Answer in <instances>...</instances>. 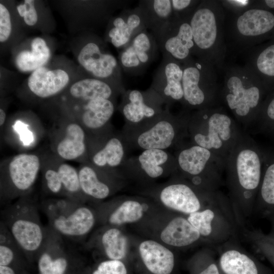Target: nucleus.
Segmentation results:
<instances>
[{
  "mask_svg": "<svg viewBox=\"0 0 274 274\" xmlns=\"http://www.w3.org/2000/svg\"><path fill=\"white\" fill-rule=\"evenodd\" d=\"M261 165L254 142L243 132L227 158L225 169L229 199L241 226L254 211L262 180Z\"/></svg>",
  "mask_w": 274,
  "mask_h": 274,
  "instance_id": "nucleus-1",
  "label": "nucleus"
},
{
  "mask_svg": "<svg viewBox=\"0 0 274 274\" xmlns=\"http://www.w3.org/2000/svg\"><path fill=\"white\" fill-rule=\"evenodd\" d=\"M187 131L190 143L209 150L225 164L243 133L220 105L190 112Z\"/></svg>",
  "mask_w": 274,
  "mask_h": 274,
  "instance_id": "nucleus-2",
  "label": "nucleus"
},
{
  "mask_svg": "<svg viewBox=\"0 0 274 274\" xmlns=\"http://www.w3.org/2000/svg\"><path fill=\"white\" fill-rule=\"evenodd\" d=\"M225 18V10L218 0L201 1L190 18L193 56L213 65L218 73H223L226 64Z\"/></svg>",
  "mask_w": 274,
  "mask_h": 274,
  "instance_id": "nucleus-3",
  "label": "nucleus"
},
{
  "mask_svg": "<svg viewBox=\"0 0 274 274\" xmlns=\"http://www.w3.org/2000/svg\"><path fill=\"white\" fill-rule=\"evenodd\" d=\"M191 112L183 110L177 115L169 109L136 125L125 124L121 132L129 149L165 150L184 144L188 137V123Z\"/></svg>",
  "mask_w": 274,
  "mask_h": 274,
  "instance_id": "nucleus-4",
  "label": "nucleus"
},
{
  "mask_svg": "<svg viewBox=\"0 0 274 274\" xmlns=\"http://www.w3.org/2000/svg\"><path fill=\"white\" fill-rule=\"evenodd\" d=\"M220 101L237 122L247 126L257 116L261 97V81L246 66L229 63L224 71Z\"/></svg>",
  "mask_w": 274,
  "mask_h": 274,
  "instance_id": "nucleus-5",
  "label": "nucleus"
},
{
  "mask_svg": "<svg viewBox=\"0 0 274 274\" xmlns=\"http://www.w3.org/2000/svg\"><path fill=\"white\" fill-rule=\"evenodd\" d=\"M225 11L226 64L255 47L262 37L274 29V14L253 7L236 14Z\"/></svg>",
  "mask_w": 274,
  "mask_h": 274,
  "instance_id": "nucleus-6",
  "label": "nucleus"
},
{
  "mask_svg": "<svg viewBox=\"0 0 274 274\" xmlns=\"http://www.w3.org/2000/svg\"><path fill=\"white\" fill-rule=\"evenodd\" d=\"M2 214V222L22 252L38 256L47 236L48 228L43 226L37 205L29 194L18 198Z\"/></svg>",
  "mask_w": 274,
  "mask_h": 274,
  "instance_id": "nucleus-7",
  "label": "nucleus"
},
{
  "mask_svg": "<svg viewBox=\"0 0 274 274\" xmlns=\"http://www.w3.org/2000/svg\"><path fill=\"white\" fill-rule=\"evenodd\" d=\"M182 65L183 110L191 112L219 105L221 88L215 67L194 56Z\"/></svg>",
  "mask_w": 274,
  "mask_h": 274,
  "instance_id": "nucleus-8",
  "label": "nucleus"
},
{
  "mask_svg": "<svg viewBox=\"0 0 274 274\" xmlns=\"http://www.w3.org/2000/svg\"><path fill=\"white\" fill-rule=\"evenodd\" d=\"M178 172L189 182L204 191H218L222 182L225 163L212 152L190 143L182 145L174 154Z\"/></svg>",
  "mask_w": 274,
  "mask_h": 274,
  "instance_id": "nucleus-9",
  "label": "nucleus"
},
{
  "mask_svg": "<svg viewBox=\"0 0 274 274\" xmlns=\"http://www.w3.org/2000/svg\"><path fill=\"white\" fill-rule=\"evenodd\" d=\"M187 219L211 244L227 241L240 226L229 198L218 191L204 208L188 215Z\"/></svg>",
  "mask_w": 274,
  "mask_h": 274,
  "instance_id": "nucleus-10",
  "label": "nucleus"
},
{
  "mask_svg": "<svg viewBox=\"0 0 274 274\" xmlns=\"http://www.w3.org/2000/svg\"><path fill=\"white\" fill-rule=\"evenodd\" d=\"M41 165L42 157L35 153H19L2 162L1 199L12 200L29 195Z\"/></svg>",
  "mask_w": 274,
  "mask_h": 274,
  "instance_id": "nucleus-11",
  "label": "nucleus"
},
{
  "mask_svg": "<svg viewBox=\"0 0 274 274\" xmlns=\"http://www.w3.org/2000/svg\"><path fill=\"white\" fill-rule=\"evenodd\" d=\"M116 108V100L98 98L62 109L83 127L90 147L100 142L113 132L110 120Z\"/></svg>",
  "mask_w": 274,
  "mask_h": 274,
  "instance_id": "nucleus-12",
  "label": "nucleus"
},
{
  "mask_svg": "<svg viewBox=\"0 0 274 274\" xmlns=\"http://www.w3.org/2000/svg\"><path fill=\"white\" fill-rule=\"evenodd\" d=\"M104 47L99 38L90 36L80 50L78 62L88 74L87 77L108 82L126 90L119 62Z\"/></svg>",
  "mask_w": 274,
  "mask_h": 274,
  "instance_id": "nucleus-13",
  "label": "nucleus"
},
{
  "mask_svg": "<svg viewBox=\"0 0 274 274\" xmlns=\"http://www.w3.org/2000/svg\"><path fill=\"white\" fill-rule=\"evenodd\" d=\"M55 124L51 135L52 153L63 160L89 162L86 133L73 117L64 113Z\"/></svg>",
  "mask_w": 274,
  "mask_h": 274,
  "instance_id": "nucleus-14",
  "label": "nucleus"
},
{
  "mask_svg": "<svg viewBox=\"0 0 274 274\" xmlns=\"http://www.w3.org/2000/svg\"><path fill=\"white\" fill-rule=\"evenodd\" d=\"M159 50L154 37L147 29L135 35L119 53L121 70L131 76H141L155 61Z\"/></svg>",
  "mask_w": 274,
  "mask_h": 274,
  "instance_id": "nucleus-15",
  "label": "nucleus"
},
{
  "mask_svg": "<svg viewBox=\"0 0 274 274\" xmlns=\"http://www.w3.org/2000/svg\"><path fill=\"white\" fill-rule=\"evenodd\" d=\"M191 16H174L156 39L162 54L171 55L182 64L194 54V44L190 24Z\"/></svg>",
  "mask_w": 274,
  "mask_h": 274,
  "instance_id": "nucleus-16",
  "label": "nucleus"
},
{
  "mask_svg": "<svg viewBox=\"0 0 274 274\" xmlns=\"http://www.w3.org/2000/svg\"><path fill=\"white\" fill-rule=\"evenodd\" d=\"M217 191H202L189 182L181 181L162 188L159 198L166 207L188 215L204 208Z\"/></svg>",
  "mask_w": 274,
  "mask_h": 274,
  "instance_id": "nucleus-17",
  "label": "nucleus"
},
{
  "mask_svg": "<svg viewBox=\"0 0 274 274\" xmlns=\"http://www.w3.org/2000/svg\"><path fill=\"white\" fill-rule=\"evenodd\" d=\"M121 96V102L117 108L125 119V124H138L164 110L163 99L151 87L145 91L127 90Z\"/></svg>",
  "mask_w": 274,
  "mask_h": 274,
  "instance_id": "nucleus-18",
  "label": "nucleus"
},
{
  "mask_svg": "<svg viewBox=\"0 0 274 274\" xmlns=\"http://www.w3.org/2000/svg\"><path fill=\"white\" fill-rule=\"evenodd\" d=\"M182 64L171 55L162 54L161 63L155 71L150 86L163 99L165 107L170 109L183 100Z\"/></svg>",
  "mask_w": 274,
  "mask_h": 274,
  "instance_id": "nucleus-19",
  "label": "nucleus"
},
{
  "mask_svg": "<svg viewBox=\"0 0 274 274\" xmlns=\"http://www.w3.org/2000/svg\"><path fill=\"white\" fill-rule=\"evenodd\" d=\"M48 218L50 228L62 237L75 240L86 235L93 228L95 221L91 209L79 202Z\"/></svg>",
  "mask_w": 274,
  "mask_h": 274,
  "instance_id": "nucleus-20",
  "label": "nucleus"
},
{
  "mask_svg": "<svg viewBox=\"0 0 274 274\" xmlns=\"http://www.w3.org/2000/svg\"><path fill=\"white\" fill-rule=\"evenodd\" d=\"M126 90L108 82L86 77L70 85L62 95V109L76 106L98 98L116 100Z\"/></svg>",
  "mask_w": 274,
  "mask_h": 274,
  "instance_id": "nucleus-21",
  "label": "nucleus"
},
{
  "mask_svg": "<svg viewBox=\"0 0 274 274\" xmlns=\"http://www.w3.org/2000/svg\"><path fill=\"white\" fill-rule=\"evenodd\" d=\"M121 168L139 172L151 179L178 172L175 155L167 150L157 149L144 150L137 156L127 158Z\"/></svg>",
  "mask_w": 274,
  "mask_h": 274,
  "instance_id": "nucleus-22",
  "label": "nucleus"
},
{
  "mask_svg": "<svg viewBox=\"0 0 274 274\" xmlns=\"http://www.w3.org/2000/svg\"><path fill=\"white\" fill-rule=\"evenodd\" d=\"M217 259L221 274H274L266 265L237 245L226 243Z\"/></svg>",
  "mask_w": 274,
  "mask_h": 274,
  "instance_id": "nucleus-23",
  "label": "nucleus"
},
{
  "mask_svg": "<svg viewBox=\"0 0 274 274\" xmlns=\"http://www.w3.org/2000/svg\"><path fill=\"white\" fill-rule=\"evenodd\" d=\"M145 20L140 8L123 9L110 20L106 33V41L115 47L123 49L138 33L146 29Z\"/></svg>",
  "mask_w": 274,
  "mask_h": 274,
  "instance_id": "nucleus-24",
  "label": "nucleus"
},
{
  "mask_svg": "<svg viewBox=\"0 0 274 274\" xmlns=\"http://www.w3.org/2000/svg\"><path fill=\"white\" fill-rule=\"evenodd\" d=\"M129 149L122 132H113L89 152V162L99 168L117 171L127 159Z\"/></svg>",
  "mask_w": 274,
  "mask_h": 274,
  "instance_id": "nucleus-25",
  "label": "nucleus"
},
{
  "mask_svg": "<svg viewBox=\"0 0 274 274\" xmlns=\"http://www.w3.org/2000/svg\"><path fill=\"white\" fill-rule=\"evenodd\" d=\"M70 76L65 70L49 69L44 66L31 72L27 85L34 95L45 99L63 93L70 86Z\"/></svg>",
  "mask_w": 274,
  "mask_h": 274,
  "instance_id": "nucleus-26",
  "label": "nucleus"
},
{
  "mask_svg": "<svg viewBox=\"0 0 274 274\" xmlns=\"http://www.w3.org/2000/svg\"><path fill=\"white\" fill-rule=\"evenodd\" d=\"M67 252L62 237L49 227L46 241L38 255L41 273L64 274L68 266Z\"/></svg>",
  "mask_w": 274,
  "mask_h": 274,
  "instance_id": "nucleus-27",
  "label": "nucleus"
},
{
  "mask_svg": "<svg viewBox=\"0 0 274 274\" xmlns=\"http://www.w3.org/2000/svg\"><path fill=\"white\" fill-rule=\"evenodd\" d=\"M81 190L87 197L103 199L111 193V187L105 177L113 171L99 168L89 162L82 163L77 168Z\"/></svg>",
  "mask_w": 274,
  "mask_h": 274,
  "instance_id": "nucleus-28",
  "label": "nucleus"
},
{
  "mask_svg": "<svg viewBox=\"0 0 274 274\" xmlns=\"http://www.w3.org/2000/svg\"><path fill=\"white\" fill-rule=\"evenodd\" d=\"M139 252L148 269L154 274H170L175 265L174 255L171 251L152 240L141 243Z\"/></svg>",
  "mask_w": 274,
  "mask_h": 274,
  "instance_id": "nucleus-29",
  "label": "nucleus"
},
{
  "mask_svg": "<svg viewBox=\"0 0 274 274\" xmlns=\"http://www.w3.org/2000/svg\"><path fill=\"white\" fill-rule=\"evenodd\" d=\"M146 29L156 39L174 17L172 0H142L139 2Z\"/></svg>",
  "mask_w": 274,
  "mask_h": 274,
  "instance_id": "nucleus-30",
  "label": "nucleus"
},
{
  "mask_svg": "<svg viewBox=\"0 0 274 274\" xmlns=\"http://www.w3.org/2000/svg\"><path fill=\"white\" fill-rule=\"evenodd\" d=\"M160 238L165 244L176 247H187L201 238L187 217L181 216L173 218L168 223L161 232Z\"/></svg>",
  "mask_w": 274,
  "mask_h": 274,
  "instance_id": "nucleus-31",
  "label": "nucleus"
},
{
  "mask_svg": "<svg viewBox=\"0 0 274 274\" xmlns=\"http://www.w3.org/2000/svg\"><path fill=\"white\" fill-rule=\"evenodd\" d=\"M248 67L260 80L274 78V43L262 49L254 47L240 55Z\"/></svg>",
  "mask_w": 274,
  "mask_h": 274,
  "instance_id": "nucleus-32",
  "label": "nucleus"
},
{
  "mask_svg": "<svg viewBox=\"0 0 274 274\" xmlns=\"http://www.w3.org/2000/svg\"><path fill=\"white\" fill-rule=\"evenodd\" d=\"M51 58V51L46 41L36 37L30 43V49L18 52L15 58L17 68L22 72H32L45 66Z\"/></svg>",
  "mask_w": 274,
  "mask_h": 274,
  "instance_id": "nucleus-33",
  "label": "nucleus"
},
{
  "mask_svg": "<svg viewBox=\"0 0 274 274\" xmlns=\"http://www.w3.org/2000/svg\"><path fill=\"white\" fill-rule=\"evenodd\" d=\"M58 170L63 189L64 196L83 203L86 198L81 190L78 169L58 158Z\"/></svg>",
  "mask_w": 274,
  "mask_h": 274,
  "instance_id": "nucleus-34",
  "label": "nucleus"
},
{
  "mask_svg": "<svg viewBox=\"0 0 274 274\" xmlns=\"http://www.w3.org/2000/svg\"><path fill=\"white\" fill-rule=\"evenodd\" d=\"M267 215L274 213V163L266 168L256 197L254 211Z\"/></svg>",
  "mask_w": 274,
  "mask_h": 274,
  "instance_id": "nucleus-35",
  "label": "nucleus"
},
{
  "mask_svg": "<svg viewBox=\"0 0 274 274\" xmlns=\"http://www.w3.org/2000/svg\"><path fill=\"white\" fill-rule=\"evenodd\" d=\"M41 157V170L44 189L51 194L64 196L63 189L58 170V157L52 153Z\"/></svg>",
  "mask_w": 274,
  "mask_h": 274,
  "instance_id": "nucleus-36",
  "label": "nucleus"
},
{
  "mask_svg": "<svg viewBox=\"0 0 274 274\" xmlns=\"http://www.w3.org/2000/svg\"><path fill=\"white\" fill-rule=\"evenodd\" d=\"M101 243L106 255L111 260H119L125 256L127 239L119 229L111 228L106 230L101 236Z\"/></svg>",
  "mask_w": 274,
  "mask_h": 274,
  "instance_id": "nucleus-37",
  "label": "nucleus"
},
{
  "mask_svg": "<svg viewBox=\"0 0 274 274\" xmlns=\"http://www.w3.org/2000/svg\"><path fill=\"white\" fill-rule=\"evenodd\" d=\"M143 208L139 201L128 200L123 202L109 216V223L113 225H120L136 222L143 216Z\"/></svg>",
  "mask_w": 274,
  "mask_h": 274,
  "instance_id": "nucleus-38",
  "label": "nucleus"
},
{
  "mask_svg": "<svg viewBox=\"0 0 274 274\" xmlns=\"http://www.w3.org/2000/svg\"><path fill=\"white\" fill-rule=\"evenodd\" d=\"M242 231L245 237L274 266V242L267 234L259 230H250L244 228Z\"/></svg>",
  "mask_w": 274,
  "mask_h": 274,
  "instance_id": "nucleus-39",
  "label": "nucleus"
},
{
  "mask_svg": "<svg viewBox=\"0 0 274 274\" xmlns=\"http://www.w3.org/2000/svg\"><path fill=\"white\" fill-rule=\"evenodd\" d=\"M17 11L19 16L23 18L24 22L28 26H33L37 23L38 15L35 1H24L23 3L17 5Z\"/></svg>",
  "mask_w": 274,
  "mask_h": 274,
  "instance_id": "nucleus-40",
  "label": "nucleus"
},
{
  "mask_svg": "<svg viewBox=\"0 0 274 274\" xmlns=\"http://www.w3.org/2000/svg\"><path fill=\"white\" fill-rule=\"evenodd\" d=\"M200 2L198 0H172L174 16L177 17L191 16Z\"/></svg>",
  "mask_w": 274,
  "mask_h": 274,
  "instance_id": "nucleus-41",
  "label": "nucleus"
},
{
  "mask_svg": "<svg viewBox=\"0 0 274 274\" xmlns=\"http://www.w3.org/2000/svg\"><path fill=\"white\" fill-rule=\"evenodd\" d=\"M201 256V266L196 274H221L213 251H205Z\"/></svg>",
  "mask_w": 274,
  "mask_h": 274,
  "instance_id": "nucleus-42",
  "label": "nucleus"
},
{
  "mask_svg": "<svg viewBox=\"0 0 274 274\" xmlns=\"http://www.w3.org/2000/svg\"><path fill=\"white\" fill-rule=\"evenodd\" d=\"M92 274H127V270L121 261L109 260L101 262Z\"/></svg>",
  "mask_w": 274,
  "mask_h": 274,
  "instance_id": "nucleus-43",
  "label": "nucleus"
},
{
  "mask_svg": "<svg viewBox=\"0 0 274 274\" xmlns=\"http://www.w3.org/2000/svg\"><path fill=\"white\" fill-rule=\"evenodd\" d=\"M12 32V22L10 13L7 7L0 3V42L7 41Z\"/></svg>",
  "mask_w": 274,
  "mask_h": 274,
  "instance_id": "nucleus-44",
  "label": "nucleus"
},
{
  "mask_svg": "<svg viewBox=\"0 0 274 274\" xmlns=\"http://www.w3.org/2000/svg\"><path fill=\"white\" fill-rule=\"evenodd\" d=\"M224 10L228 12L239 13L252 7L254 1L250 0H225L220 1Z\"/></svg>",
  "mask_w": 274,
  "mask_h": 274,
  "instance_id": "nucleus-45",
  "label": "nucleus"
},
{
  "mask_svg": "<svg viewBox=\"0 0 274 274\" xmlns=\"http://www.w3.org/2000/svg\"><path fill=\"white\" fill-rule=\"evenodd\" d=\"M15 130L19 133L21 142L24 145H30L33 142V133L28 128V126L23 121L18 120L13 126Z\"/></svg>",
  "mask_w": 274,
  "mask_h": 274,
  "instance_id": "nucleus-46",
  "label": "nucleus"
},
{
  "mask_svg": "<svg viewBox=\"0 0 274 274\" xmlns=\"http://www.w3.org/2000/svg\"><path fill=\"white\" fill-rule=\"evenodd\" d=\"M266 113L268 118L271 120H274V97L268 104L266 107Z\"/></svg>",
  "mask_w": 274,
  "mask_h": 274,
  "instance_id": "nucleus-47",
  "label": "nucleus"
},
{
  "mask_svg": "<svg viewBox=\"0 0 274 274\" xmlns=\"http://www.w3.org/2000/svg\"><path fill=\"white\" fill-rule=\"evenodd\" d=\"M271 224V230L267 234L274 242V213L269 215Z\"/></svg>",
  "mask_w": 274,
  "mask_h": 274,
  "instance_id": "nucleus-48",
  "label": "nucleus"
},
{
  "mask_svg": "<svg viewBox=\"0 0 274 274\" xmlns=\"http://www.w3.org/2000/svg\"><path fill=\"white\" fill-rule=\"evenodd\" d=\"M0 274H15V272L9 266L0 265Z\"/></svg>",
  "mask_w": 274,
  "mask_h": 274,
  "instance_id": "nucleus-49",
  "label": "nucleus"
},
{
  "mask_svg": "<svg viewBox=\"0 0 274 274\" xmlns=\"http://www.w3.org/2000/svg\"><path fill=\"white\" fill-rule=\"evenodd\" d=\"M6 113L5 111L2 108L0 109V126H3L6 121Z\"/></svg>",
  "mask_w": 274,
  "mask_h": 274,
  "instance_id": "nucleus-50",
  "label": "nucleus"
},
{
  "mask_svg": "<svg viewBox=\"0 0 274 274\" xmlns=\"http://www.w3.org/2000/svg\"><path fill=\"white\" fill-rule=\"evenodd\" d=\"M263 3L267 7L271 9H274V0H265Z\"/></svg>",
  "mask_w": 274,
  "mask_h": 274,
  "instance_id": "nucleus-51",
  "label": "nucleus"
}]
</instances>
